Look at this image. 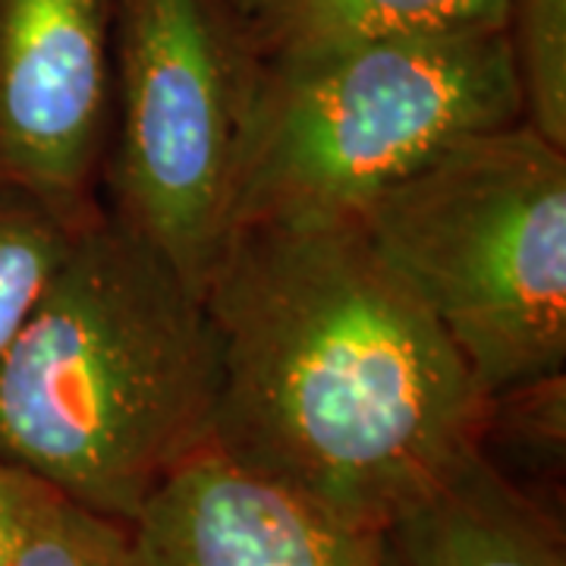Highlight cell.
Wrapping results in <instances>:
<instances>
[{
  "mask_svg": "<svg viewBox=\"0 0 566 566\" xmlns=\"http://www.w3.org/2000/svg\"><path fill=\"white\" fill-rule=\"evenodd\" d=\"M381 566H566L564 504L475 450L381 528Z\"/></svg>",
  "mask_w": 566,
  "mask_h": 566,
  "instance_id": "8",
  "label": "cell"
},
{
  "mask_svg": "<svg viewBox=\"0 0 566 566\" xmlns=\"http://www.w3.org/2000/svg\"><path fill=\"white\" fill-rule=\"evenodd\" d=\"M117 0H0V182L88 223L114 129Z\"/></svg>",
  "mask_w": 566,
  "mask_h": 566,
  "instance_id": "6",
  "label": "cell"
},
{
  "mask_svg": "<svg viewBox=\"0 0 566 566\" xmlns=\"http://www.w3.org/2000/svg\"><path fill=\"white\" fill-rule=\"evenodd\" d=\"M76 233L80 223L66 221L35 192L0 182V353L57 274Z\"/></svg>",
  "mask_w": 566,
  "mask_h": 566,
  "instance_id": "11",
  "label": "cell"
},
{
  "mask_svg": "<svg viewBox=\"0 0 566 566\" xmlns=\"http://www.w3.org/2000/svg\"><path fill=\"white\" fill-rule=\"evenodd\" d=\"M504 32L523 123L566 148V0H506Z\"/></svg>",
  "mask_w": 566,
  "mask_h": 566,
  "instance_id": "12",
  "label": "cell"
},
{
  "mask_svg": "<svg viewBox=\"0 0 566 566\" xmlns=\"http://www.w3.org/2000/svg\"><path fill=\"white\" fill-rule=\"evenodd\" d=\"M488 397L566 371V148L465 136L356 214Z\"/></svg>",
  "mask_w": 566,
  "mask_h": 566,
  "instance_id": "4",
  "label": "cell"
},
{
  "mask_svg": "<svg viewBox=\"0 0 566 566\" xmlns=\"http://www.w3.org/2000/svg\"><path fill=\"white\" fill-rule=\"evenodd\" d=\"M202 296L245 472L381 532L479 450L488 394L356 218L233 227Z\"/></svg>",
  "mask_w": 566,
  "mask_h": 566,
  "instance_id": "1",
  "label": "cell"
},
{
  "mask_svg": "<svg viewBox=\"0 0 566 566\" xmlns=\"http://www.w3.org/2000/svg\"><path fill=\"white\" fill-rule=\"evenodd\" d=\"M255 73L233 0H117L104 211L199 290L230 237Z\"/></svg>",
  "mask_w": 566,
  "mask_h": 566,
  "instance_id": "5",
  "label": "cell"
},
{
  "mask_svg": "<svg viewBox=\"0 0 566 566\" xmlns=\"http://www.w3.org/2000/svg\"><path fill=\"white\" fill-rule=\"evenodd\" d=\"M10 566H136V554L129 526L76 506L48 488Z\"/></svg>",
  "mask_w": 566,
  "mask_h": 566,
  "instance_id": "13",
  "label": "cell"
},
{
  "mask_svg": "<svg viewBox=\"0 0 566 566\" xmlns=\"http://www.w3.org/2000/svg\"><path fill=\"white\" fill-rule=\"evenodd\" d=\"M523 120L504 29L259 61L233 227L356 218L465 136Z\"/></svg>",
  "mask_w": 566,
  "mask_h": 566,
  "instance_id": "3",
  "label": "cell"
},
{
  "mask_svg": "<svg viewBox=\"0 0 566 566\" xmlns=\"http://www.w3.org/2000/svg\"><path fill=\"white\" fill-rule=\"evenodd\" d=\"M48 488L29 479L25 472L0 460V566H10L20 547L32 510Z\"/></svg>",
  "mask_w": 566,
  "mask_h": 566,
  "instance_id": "14",
  "label": "cell"
},
{
  "mask_svg": "<svg viewBox=\"0 0 566 566\" xmlns=\"http://www.w3.org/2000/svg\"><path fill=\"white\" fill-rule=\"evenodd\" d=\"M218 390L202 290L102 211L0 353V460L129 526L211 447Z\"/></svg>",
  "mask_w": 566,
  "mask_h": 566,
  "instance_id": "2",
  "label": "cell"
},
{
  "mask_svg": "<svg viewBox=\"0 0 566 566\" xmlns=\"http://www.w3.org/2000/svg\"><path fill=\"white\" fill-rule=\"evenodd\" d=\"M479 450L516 485L564 504L566 371L491 394Z\"/></svg>",
  "mask_w": 566,
  "mask_h": 566,
  "instance_id": "10",
  "label": "cell"
},
{
  "mask_svg": "<svg viewBox=\"0 0 566 566\" xmlns=\"http://www.w3.org/2000/svg\"><path fill=\"white\" fill-rule=\"evenodd\" d=\"M233 3H237V7H240V13H245V10H249V3H252V0H233Z\"/></svg>",
  "mask_w": 566,
  "mask_h": 566,
  "instance_id": "15",
  "label": "cell"
},
{
  "mask_svg": "<svg viewBox=\"0 0 566 566\" xmlns=\"http://www.w3.org/2000/svg\"><path fill=\"white\" fill-rule=\"evenodd\" d=\"M243 20L259 61H286L359 41L504 29L506 0H252Z\"/></svg>",
  "mask_w": 566,
  "mask_h": 566,
  "instance_id": "9",
  "label": "cell"
},
{
  "mask_svg": "<svg viewBox=\"0 0 566 566\" xmlns=\"http://www.w3.org/2000/svg\"><path fill=\"white\" fill-rule=\"evenodd\" d=\"M129 538L136 566H381V532L346 526L214 447L164 479Z\"/></svg>",
  "mask_w": 566,
  "mask_h": 566,
  "instance_id": "7",
  "label": "cell"
}]
</instances>
